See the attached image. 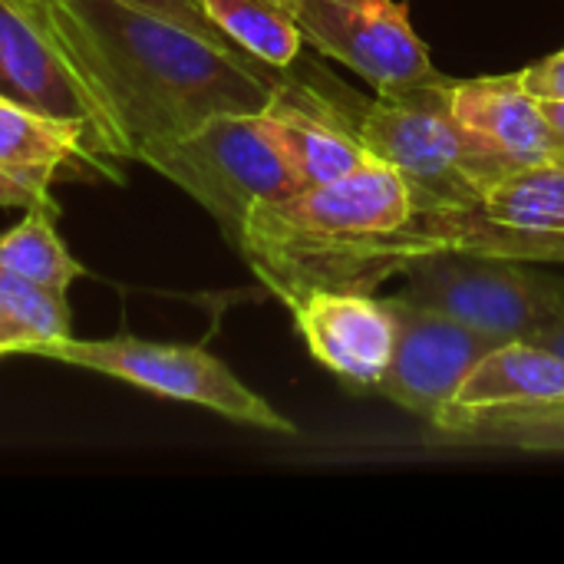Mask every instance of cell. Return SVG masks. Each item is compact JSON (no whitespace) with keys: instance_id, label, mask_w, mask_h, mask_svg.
Returning <instances> with one entry per match:
<instances>
[{"instance_id":"7c38bea8","label":"cell","mask_w":564,"mask_h":564,"mask_svg":"<svg viewBox=\"0 0 564 564\" xmlns=\"http://www.w3.org/2000/svg\"><path fill=\"white\" fill-rule=\"evenodd\" d=\"M261 119L301 188L337 182L373 159L354 129V112L314 86L281 76Z\"/></svg>"},{"instance_id":"ac0fdd59","label":"cell","mask_w":564,"mask_h":564,"mask_svg":"<svg viewBox=\"0 0 564 564\" xmlns=\"http://www.w3.org/2000/svg\"><path fill=\"white\" fill-rule=\"evenodd\" d=\"M202 7L241 53L271 69H291L304 46L294 17L271 0H202Z\"/></svg>"},{"instance_id":"9a60e30c","label":"cell","mask_w":564,"mask_h":564,"mask_svg":"<svg viewBox=\"0 0 564 564\" xmlns=\"http://www.w3.org/2000/svg\"><path fill=\"white\" fill-rule=\"evenodd\" d=\"M564 360L539 340H506L476 360L440 420H463L486 410L562 403Z\"/></svg>"},{"instance_id":"603a6c76","label":"cell","mask_w":564,"mask_h":564,"mask_svg":"<svg viewBox=\"0 0 564 564\" xmlns=\"http://www.w3.org/2000/svg\"><path fill=\"white\" fill-rule=\"evenodd\" d=\"M30 344H26V334L20 330V324L13 321L10 307L3 304L0 297V357H10V354H26Z\"/></svg>"},{"instance_id":"30bf717a","label":"cell","mask_w":564,"mask_h":564,"mask_svg":"<svg viewBox=\"0 0 564 564\" xmlns=\"http://www.w3.org/2000/svg\"><path fill=\"white\" fill-rule=\"evenodd\" d=\"M383 301L393 314V357L377 393L433 423L453 403L476 360L499 340L400 294Z\"/></svg>"},{"instance_id":"277c9868","label":"cell","mask_w":564,"mask_h":564,"mask_svg":"<svg viewBox=\"0 0 564 564\" xmlns=\"http://www.w3.org/2000/svg\"><path fill=\"white\" fill-rule=\"evenodd\" d=\"M397 241L406 264L433 251L564 264V169H516L463 208L413 215Z\"/></svg>"},{"instance_id":"6da1fadb","label":"cell","mask_w":564,"mask_h":564,"mask_svg":"<svg viewBox=\"0 0 564 564\" xmlns=\"http://www.w3.org/2000/svg\"><path fill=\"white\" fill-rule=\"evenodd\" d=\"M129 162L215 116L261 112L281 69L129 0H46Z\"/></svg>"},{"instance_id":"484cf974","label":"cell","mask_w":564,"mask_h":564,"mask_svg":"<svg viewBox=\"0 0 564 564\" xmlns=\"http://www.w3.org/2000/svg\"><path fill=\"white\" fill-rule=\"evenodd\" d=\"M271 3H278V7H281V10H288V13L294 10V0H271Z\"/></svg>"},{"instance_id":"8fae6325","label":"cell","mask_w":564,"mask_h":564,"mask_svg":"<svg viewBox=\"0 0 564 564\" xmlns=\"http://www.w3.org/2000/svg\"><path fill=\"white\" fill-rule=\"evenodd\" d=\"M307 354L350 390H377L393 357V314L357 288H307L284 304Z\"/></svg>"},{"instance_id":"d6986e66","label":"cell","mask_w":564,"mask_h":564,"mask_svg":"<svg viewBox=\"0 0 564 564\" xmlns=\"http://www.w3.org/2000/svg\"><path fill=\"white\" fill-rule=\"evenodd\" d=\"M0 297L10 307L13 321L20 324V330L26 334V357H33L40 347L66 340L69 337V307H66V294L30 284L23 278L3 274L0 271Z\"/></svg>"},{"instance_id":"d4e9b609","label":"cell","mask_w":564,"mask_h":564,"mask_svg":"<svg viewBox=\"0 0 564 564\" xmlns=\"http://www.w3.org/2000/svg\"><path fill=\"white\" fill-rule=\"evenodd\" d=\"M539 344H545L549 350H555L558 357L564 360V324L562 327H552V330H545L542 337H539Z\"/></svg>"},{"instance_id":"52a82bcc","label":"cell","mask_w":564,"mask_h":564,"mask_svg":"<svg viewBox=\"0 0 564 564\" xmlns=\"http://www.w3.org/2000/svg\"><path fill=\"white\" fill-rule=\"evenodd\" d=\"M400 297L433 307L499 344L539 340L564 324V284L545 281L525 261L433 251L406 264Z\"/></svg>"},{"instance_id":"4fadbf2b","label":"cell","mask_w":564,"mask_h":564,"mask_svg":"<svg viewBox=\"0 0 564 564\" xmlns=\"http://www.w3.org/2000/svg\"><path fill=\"white\" fill-rule=\"evenodd\" d=\"M453 112L506 165L564 169V142L552 129L542 99L522 83V73L453 79Z\"/></svg>"},{"instance_id":"7402d4cb","label":"cell","mask_w":564,"mask_h":564,"mask_svg":"<svg viewBox=\"0 0 564 564\" xmlns=\"http://www.w3.org/2000/svg\"><path fill=\"white\" fill-rule=\"evenodd\" d=\"M519 73H522V83L539 99H564V50L539 59V63H529Z\"/></svg>"},{"instance_id":"7a4b0ae2","label":"cell","mask_w":564,"mask_h":564,"mask_svg":"<svg viewBox=\"0 0 564 564\" xmlns=\"http://www.w3.org/2000/svg\"><path fill=\"white\" fill-rule=\"evenodd\" d=\"M413 215L400 172L370 159L337 182L258 202L245 218L238 254L281 304L307 288L373 291L403 274L397 231Z\"/></svg>"},{"instance_id":"ba28073f","label":"cell","mask_w":564,"mask_h":564,"mask_svg":"<svg viewBox=\"0 0 564 564\" xmlns=\"http://www.w3.org/2000/svg\"><path fill=\"white\" fill-rule=\"evenodd\" d=\"M0 93L36 112L83 122L109 162H126L106 102L76 63L46 0H0Z\"/></svg>"},{"instance_id":"ffe728a7","label":"cell","mask_w":564,"mask_h":564,"mask_svg":"<svg viewBox=\"0 0 564 564\" xmlns=\"http://www.w3.org/2000/svg\"><path fill=\"white\" fill-rule=\"evenodd\" d=\"M53 182L40 178V175H17L0 169V208H56L53 195H50Z\"/></svg>"},{"instance_id":"44dd1931","label":"cell","mask_w":564,"mask_h":564,"mask_svg":"<svg viewBox=\"0 0 564 564\" xmlns=\"http://www.w3.org/2000/svg\"><path fill=\"white\" fill-rule=\"evenodd\" d=\"M129 3L149 7V10H155V13H162V17L175 20V23H185L188 30H195V33H202V36H208V40H218V43L235 46V43L212 23V17L205 13L202 0H129ZM235 50H238V46H235Z\"/></svg>"},{"instance_id":"9c48e42d","label":"cell","mask_w":564,"mask_h":564,"mask_svg":"<svg viewBox=\"0 0 564 564\" xmlns=\"http://www.w3.org/2000/svg\"><path fill=\"white\" fill-rule=\"evenodd\" d=\"M291 17L304 43L354 69L377 96H403L443 76L397 0H294Z\"/></svg>"},{"instance_id":"8992f818","label":"cell","mask_w":564,"mask_h":564,"mask_svg":"<svg viewBox=\"0 0 564 564\" xmlns=\"http://www.w3.org/2000/svg\"><path fill=\"white\" fill-rule=\"evenodd\" d=\"M33 357L93 370V373L132 383L145 393L212 410L231 423H241L261 433L297 436V426L288 416H281L264 397L245 387L228 370L225 360H218L215 354L195 344H155V340H142L129 334L109 337V340L66 337V340L40 347Z\"/></svg>"},{"instance_id":"5b68a950","label":"cell","mask_w":564,"mask_h":564,"mask_svg":"<svg viewBox=\"0 0 564 564\" xmlns=\"http://www.w3.org/2000/svg\"><path fill=\"white\" fill-rule=\"evenodd\" d=\"M149 169L192 195L238 248L248 212L301 192L297 175L274 145L261 112L215 116L195 132L149 152Z\"/></svg>"},{"instance_id":"5bb4252c","label":"cell","mask_w":564,"mask_h":564,"mask_svg":"<svg viewBox=\"0 0 564 564\" xmlns=\"http://www.w3.org/2000/svg\"><path fill=\"white\" fill-rule=\"evenodd\" d=\"M0 169L17 175L59 178H122L83 122L36 112L0 93Z\"/></svg>"},{"instance_id":"2e32d148","label":"cell","mask_w":564,"mask_h":564,"mask_svg":"<svg viewBox=\"0 0 564 564\" xmlns=\"http://www.w3.org/2000/svg\"><path fill=\"white\" fill-rule=\"evenodd\" d=\"M423 446L446 453H532L564 456V400L535 406L486 410L463 420L433 423Z\"/></svg>"},{"instance_id":"cb8c5ba5","label":"cell","mask_w":564,"mask_h":564,"mask_svg":"<svg viewBox=\"0 0 564 564\" xmlns=\"http://www.w3.org/2000/svg\"><path fill=\"white\" fill-rule=\"evenodd\" d=\"M542 106H545V116H549L552 129L558 132V139L564 142V99H542Z\"/></svg>"},{"instance_id":"e0dca14e","label":"cell","mask_w":564,"mask_h":564,"mask_svg":"<svg viewBox=\"0 0 564 564\" xmlns=\"http://www.w3.org/2000/svg\"><path fill=\"white\" fill-rule=\"evenodd\" d=\"M0 271L66 294L86 268L69 254L56 231V208H26L23 221L0 235Z\"/></svg>"},{"instance_id":"3957f363","label":"cell","mask_w":564,"mask_h":564,"mask_svg":"<svg viewBox=\"0 0 564 564\" xmlns=\"http://www.w3.org/2000/svg\"><path fill=\"white\" fill-rule=\"evenodd\" d=\"M354 129L373 159L400 172L416 215L463 208L502 175L516 172L459 122L449 76L403 96L357 102Z\"/></svg>"}]
</instances>
